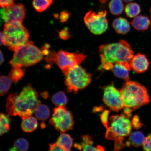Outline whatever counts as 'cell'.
<instances>
[{
    "instance_id": "obj_29",
    "label": "cell",
    "mask_w": 151,
    "mask_h": 151,
    "mask_svg": "<svg viewBox=\"0 0 151 151\" xmlns=\"http://www.w3.org/2000/svg\"><path fill=\"white\" fill-rule=\"evenodd\" d=\"M14 147L17 151H27L29 148V143L25 139H18L15 141Z\"/></svg>"
},
{
    "instance_id": "obj_11",
    "label": "cell",
    "mask_w": 151,
    "mask_h": 151,
    "mask_svg": "<svg viewBox=\"0 0 151 151\" xmlns=\"http://www.w3.org/2000/svg\"><path fill=\"white\" fill-rule=\"evenodd\" d=\"M103 101L105 104L114 112H118L125 107L120 90L116 89L113 84L104 88Z\"/></svg>"
},
{
    "instance_id": "obj_2",
    "label": "cell",
    "mask_w": 151,
    "mask_h": 151,
    "mask_svg": "<svg viewBox=\"0 0 151 151\" xmlns=\"http://www.w3.org/2000/svg\"><path fill=\"white\" fill-rule=\"evenodd\" d=\"M99 49L101 64L100 69L112 70L114 64L120 63L129 71L132 69L130 62L134 56V52L126 41L121 40L118 43L102 45Z\"/></svg>"
},
{
    "instance_id": "obj_16",
    "label": "cell",
    "mask_w": 151,
    "mask_h": 151,
    "mask_svg": "<svg viewBox=\"0 0 151 151\" xmlns=\"http://www.w3.org/2000/svg\"><path fill=\"white\" fill-rule=\"evenodd\" d=\"M130 24L137 31H144L150 27L151 22L147 16L140 15L135 17Z\"/></svg>"
},
{
    "instance_id": "obj_21",
    "label": "cell",
    "mask_w": 151,
    "mask_h": 151,
    "mask_svg": "<svg viewBox=\"0 0 151 151\" xmlns=\"http://www.w3.org/2000/svg\"><path fill=\"white\" fill-rule=\"evenodd\" d=\"M35 114L36 117L38 120L46 121L50 117V109L46 105L41 104L36 109Z\"/></svg>"
},
{
    "instance_id": "obj_30",
    "label": "cell",
    "mask_w": 151,
    "mask_h": 151,
    "mask_svg": "<svg viewBox=\"0 0 151 151\" xmlns=\"http://www.w3.org/2000/svg\"><path fill=\"white\" fill-rule=\"evenodd\" d=\"M142 145L143 151H151V134L145 137Z\"/></svg>"
},
{
    "instance_id": "obj_20",
    "label": "cell",
    "mask_w": 151,
    "mask_h": 151,
    "mask_svg": "<svg viewBox=\"0 0 151 151\" xmlns=\"http://www.w3.org/2000/svg\"><path fill=\"white\" fill-rule=\"evenodd\" d=\"M145 139V136L142 132L135 131L130 134L128 142L130 144L137 148L142 146Z\"/></svg>"
},
{
    "instance_id": "obj_40",
    "label": "cell",
    "mask_w": 151,
    "mask_h": 151,
    "mask_svg": "<svg viewBox=\"0 0 151 151\" xmlns=\"http://www.w3.org/2000/svg\"><path fill=\"white\" fill-rule=\"evenodd\" d=\"M41 96H42V97L44 98V99H46V98L48 97V94L47 92H45V93H42V94H41Z\"/></svg>"
},
{
    "instance_id": "obj_1",
    "label": "cell",
    "mask_w": 151,
    "mask_h": 151,
    "mask_svg": "<svg viewBox=\"0 0 151 151\" xmlns=\"http://www.w3.org/2000/svg\"><path fill=\"white\" fill-rule=\"evenodd\" d=\"M37 91L30 84L24 87L19 94L13 93L8 96L6 104L9 115L18 116L22 119L31 116L41 104Z\"/></svg>"
},
{
    "instance_id": "obj_39",
    "label": "cell",
    "mask_w": 151,
    "mask_h": 151,
    "mask_svg": "<svg viewBox=\"0 0 151 151\" xmlns=\"http://www.w3.org/2000/svg\"><path fill=\"white\" fill-rule=\"evenodd\" d=\"M0 56H1V65H2L4 61V55L3 53L1 51V53H0Z\"/></svg>"
},
{
    "instance_id": "obj_13",
    "label": "cell",
    "mask_w": 151,
    "mask_h": 151,
    "mask_svg": "<svg viewBox=\"0 0 151 151\" xmlns=\"http://www.w3.org/2000/svg\"><path fill=\"white\" fill-rule=\"evenodd\" d=\"M131 69L137 73H142L148 70L150 62L146 56L140 53L133 56L130 62Z\"/></svg>"
},
{
    "instance_id": "obj_22",
    "label": "cell",
    "mask_w": 151,
    "mask_h": 151,
    "mask_svg": "<svg viewBox=\"0 0 151 151\" xmlns=\"http://www.w3.org/2000/svg\"><path fill=\"white\" fill-rule=\"evenodd\" d=\"M140 6L135 3H130L127 4L125 7V12L126 16L128 17H135L141 12Z\"/></svg>"
},
{
    "instance_id": "obj_35",
    "label": "cell",
    "mask_w": 151,
    "mask_h": 151,
    "mask_svg": "<svg viewBox=\"0 0 151 151\" xmlns=\"http://www.w3.org/2000/svg\"><path fill=\"white\" fill-rule=\"evenodd\" d=\"M14 0H0V5L1 8L11 6L14 4Z\"/></svg>"
},
{
    "instance_id": "obj_5",
    "label": "cell",
    "mask_w": 151,
    "mask_h": 151,
    "mask_svg": "<svg viewBox=\"0 0 151 151\" xmlns=\"http://www.w3.org/2000/svg\"><path fill=\"white\" fill-rule=\"evenodd\" d=\"M13 57L9 62L13 67H27L35 65L43 59L42 50L32 41H28L14 52Z\"/></svg>"
},
{
    "instance_id": "obj_36",
    "label": "cell",
    "mask_w": 151,
    "mask_h": 151,
    "mask_svg": "<svg viewBox=\"0 0 151 151\" xmlns=\"http://www.w3.org/2000/svg\"><path fill=\"white\" fill-rule=\"evenodd\" d=\"M49 151H65L57 143H54L50 145Z\"/></svg>"
},
{
    "instance_id": "obj_19",
    "label": "cell",
    "mask_w": 151,
    "mask_h": 151,
    "mask_svg": "<svg viewBox=\"0 0 151 151\" xmlns=\"http://www.w3.org/2000/svg\"><path fill=\"white\" fill-rule=\"evenodd\" d=\"M56 143L65 151H71L73 139L68 134L61 133L57 140Z\"/></svg>"
},
{
    "instance_id": "obj_44",
    "label": "cell",
    "mask_w": 151,
    "mask_h": 151,
    "mask_svg": "<svg viewBox=\"0 0 151 151\" xmlns=\"http://www.w3.org/2000/svg\"><path fill=\"white\" fill-rule=\"evenodd\" d=\"M150 12L151 13V8L150 9Z\"/></svg>"
},
{
    "instance_id": "obj_24",
    "label": "cell",
    "mask_w": 151,
    "mask_h": 151,
    "mask_svg": "<svg viewBox=\"0 0 151 151\" xmlns=\"http://www.w3.org/2000/svg\"><path fill=\"white\" fill-rule=\"evenodd\" d=\"M12 119L8 115L1 113L0 117V134L1 135L7 133L10 130V124L12 121Z\"/></svg>"
},
{
    "instance_id": "obj_14",
    "label": "cell",
    "mask_w": 151,
    "mask_h": 151,
    "mask_svg": "<svg viewBox=\"0 0 151 151\" xmlns=\"http://www.w3.org/2000/svg\"><path fill=\"white\" fill-rule=\"evenodd\" d=\"M81 139L82 141L80 143L75 144V147L81 151H105V148L102 146H93V141L89 135L82 136Z\"/></svg>"
},
{
    "instance_id": "obj_6",
    "label": "cell",
    "mask_w": 151,
    "mask_h": 151,
    "mask_svg": "<svg viewBox=\"0 0 151 151\" xmlns=\"http://www.w3.org/2000/svg\"><path fill=\"white\" fill-rule=\"evenodd\" d=\"M3 32L6 46L9 50L15 51L19 47L27 43L30 37L29 32L22 22H12L5 23Z\"/></svg>"
},
{
    "instance_id": "obj_10",
    "label": "cell",
    "mask_w": 151,
    "mask_h": 151,
    "mask_svg": "<svg viewBox=\"0 0 151 151\" xmlns=\"http://www.w3.org/2000/svg\"><path fill=\"white\" fill-rule=\"evenodd\" d=\"M86 57L83 54L76 53L60 50L58 52L53 51L52 63H55L63 73L75 66L79 65Z\"/></svg>"
},
{
    "instance_id": "obj_34",
    "label": "cell",
    "mask_w": 151,
    "mask_h": 151,
    "mask_svg": "<svg viewBox=\"0 0 151 151\" xmlns=\"http://www.w3.org/2000/svg\"><path fill=\"white\" fill-rule=\"evenodd\" d=\"M70 13L67 11H62L60 16V22L62 23L67 22L70 17Z\"/></svg>"
},
{
    "instance_id": "obj_38",
    "label": "cell",
    "mask_w": 151,
    "mask_h": 151,
    "mask_svg": "<svg viewBox=\"0 0 151 151\" xmlns=\"http://www.w3.org/2000/svg\"><path fill=\"white\" fill-rule=\"evenodd\" d=\"M2 45L6 46L5 37L3 32L1 33V45Z\"/></svg>"
},
{
    "instance_id": "obj_17",
    "label": "cell",
    "mask_w": 151,
    "mask_h": 151,
    "mask_svg": "<svg viewBox=\"0 0 151 151\" xmlns=\"http://www.w3.org/2000/svg\"><path fill=\"white\" fill-rule=\"evenodd\" d=\"M112 71L116 76L126 81H129V70L125 66L120 63L114 64Z\"/></svg>"
},
{
    "instance_id": "obj_23",
    "label": "cell",
    "mask_w": 151,
    "mask_h": 151,
    "mask_svg": "<svg viewBox=\"0 0 151 151\" xmlns=\"http://www.w3.org/2000/svg\"><path fill=\"white\" fill-rule=\"evenodd\" d=\"M111 13L118 16L122 14L124 9V5L122 0H111L109 4Z\"/></svg>"
},
{
    "instance_id": "obj_33",
    "label": "cell",
    "mask_w": 151,
    "mask_h": 151,
    "mask_svg": "<svg viewBox=\"0 0 151 151\" xmlns=\"http://www.w3.org/2000/svg\"><path fill=\"white\" fill-rule=\"evenodd\" d=\"M59 36L62 39L66 40L70 38L71 36L67 28H65L59 32Z\"/></svg>"
},
{
    "instance_id": "obj_25",
    "label": "cell",
    "mask_w": 151,
    "mask_h": 151,
    "mask_svg": "<svg viewBox=\"0 0 151 151\" xmlns=\"http://www.w3.org/2000/svg\"><path fill=\"white\" fill-rule=\"evenodd\" d=\"M25 73V69L22 67H13L9 74V77L15 83L22 78Z\"/></svg>"
},
{
    "instance_id": "obj_9",
    "label": "cell",
    "mask_w": 151,
    "mask_h": 151,
    "mask_svg": "<svg viewBox=\"0 0 151 151\" xmlns=\"http://www.w3.org/2000/svg\"><path fill=\"white\" fill-rule=\"evenodd\" d=\"M49 123L57 131L64 133L73 129L74 121L70 111L64 106H60L54 109Z\"/></svg>"
},
{
    "instance_id": "obj_37",
    "label": "cell",
    "mask_w": 151,
    "mask_h": 151,
    "mask_svg": "<svg viewBox=\"0 0 151 151\" xmlns=\"http://www.w3.org/2000/svg\"><path fill=\"white\" fill-rule=\"evenodd\" d=\"M133 110L128 107H125L124 109L123 113L126 115L128 118H130L132 116L131 113Z\"/></svg>"
},
{
    "instance_id": "obj_12",
    "label": "cell",
    "mask_w": 151,
    "mask_h": 151,
    "mask_svg": "<svg viewBox=\"0 0 151 151\" xmlns=\"http://www.w3.org/2000/svg\"><path fill=\"white\" fill-rule=\"evenodd\" d=\"M26 9L22 4H17L1 9V17L5 23L22 22L25 18Z\"/></svg>"
},
{
    "instance_id": "obj_42",
    "label": "cell",
    "mask_w": 151,
    "mask_h": 151,
    "mask_svg": "<svg viewBox=\"0 0 151 151\" xmlns=\"http://www.w3.org/2000/svg\"><path fill=\"white\" fill-rule=\"evenodd\" d=\"M9 151H17L16 150V149L14 147L13 148H11L9 150Z\"/></svg>"
},
{
    "instance_id": "obj_8",
    "label": "cell",
    "mask_w": 151,
    "mask_h": 151,
    "mask_svg": "<svg viewBox=\"0 0 151 151\" xmlns=\"http://www.w3.org/2000/svg\"><path fill=\"white\" fill-rule=\"evenodd\" d=\"M107 15L106 10L97 12L90 10L85 15L84 23L91 33L96 35H101L104 33L108 28Z\"/></svg>"
},
{
    "instance_id": "obj_18",
    "label": "cell",
    "mask_w": 151,
    "mask_h": 151,
    "mask_svg": "<svg viewBox=\"0 0 151 151\" xmlns=\"http://www.w3.org/2000/svg\"><path fill=\"white\" fill-rule=\"evenodd\" d=\"M21 127L26 133H31L37 129L38 125L37 119L30 116L22 119Z\"/></svg>"
},
{
    "instance_id": "obj_26",
    "label": "cell",
    "mask_w": 151,
    "mask_h": 151,
    "mask_svg": "<svg viewBox=\"0 0 151 151\" xmlns=\"http://www.w3.org/2000/svg\"><path fill=\"white\" fill-rule=\"evenodd\" d=\"M53 103L56 106H64L67 105L68 99L65 92L60 91L57 92L52 96V99Z\"/></svg>"
},
{
    "instance_id": "obj_7",
    "label": "cell",
    "mask_w": 151,
    "mask_h": 151,
    "mask_svg": "<svg viewBox=\"0 0 151 151\" xmlns=\"http://www.w3.org/2000/svg\"><path fill=\"white\" fill-rule=\"evenodd\" d=\"M65 76V84L67 91L76 93L89 85L92 75L79 65L70 68L63 73Z\"/></svg>"
},
{
    "instance_id": "obj_43",
    "label": "cell",
    "mask_w": 151,
    "mask_h": 151,
    "mask_svg": "<svg viewBox=\"0 0 151 151\" xmlns=\"http://www.w3.org/2000/svg\"><path fill=\"white\" fill-rule=\"evenodd\" d=\"M126 3H128L130 2H131L134 1V0H123Z\"/></svg>"
},
{
    "instance_id": "obj_15",
    "label": "cell",
    "mask_w": 151,
    "mask_h": 151,
    "mask_svg": "<svg viewBox=\"0 0 151 151\" xmlns=\"http://www.w3.org/2000/svg\"><path fill=\"white\" fill-rule=\"evenodd\" d=\"M112 26L117 33L122 35H125L130 31L131 29L130 24L125 18L119 17L114 20Z\"/></svg>"
},
{
    "instance_id": "obj_28",
    "label": "cell",
    "mask_w": 151,
    "mask_h": 151,
    "mask_svg": "<svg viewBox=\"0 0 151 151\" xmlns=\"http://www.w3.org/2000/svg\"><path fill=\"white\" fill-rule=\"evenodd\" d=\"M53 1V0H33V7L37 12H43L51 5Z\"/></svg>"
},
{
    "instance_id": "obj_31",
    "label": "cell",
    "mask_w": 151,
    "mask_h": 151,
    "mask_svg": "<svg viewBox=\"0 0 151 151\" xmlns=\"http://www.w3.org/2000/svg\"><path fill=\"white\" fill-rule=\"evenodd\" d=\"M132 126L135 129H138L142 127L143 124L142 123L138 116L135 115L132 121Z\"/></svg>"
},
{
    "instance_id": "obj_32",
    "label": "cell",
    "mask_w": 151,
    "mask_h": 151,
    "mask_svg": "<svg viewBox=\"0 0 151 151\" xmlns=\"http://www.w3.org/2000/svg\"><path fill=\"white\" fill-rule=\"evenodd\" d=\"M109 111L107 110H105L102 113L101 116V120L102 123L104 126L107 129L108 128V117L109 114Z\"/></svg>"
},
{
    "instance_id": "obj_41",
    "label": "cell",
    "mask_w": 151,
    "mask_h": 151,
    "mask_svg": "<svg viewBox=\"0 0 151 151\" xmlns=\"http://www.w3.org/2000/svg\"><path fill=\"white\" fill-rule=\"evenodd\" d=\"M99 1L101 3L104 4L108 1L109 0H99Z\"/></svg>"
},
{
    "instance_id": "obj_4",
    "label": "cell",
    "mask_w": 151,
    "mask_h": 151,
    "mask_svg": "<svg viewBox=\"0 0 151 151\" xmlns=\"http://www.w3.org/2000/svg\"><path fill=\"white\" fill-rule=\"evenodd\" d=\"M109 119L111 125L107 129L105 137L108 140L115 141L114 151H120L126 146L123 141L124 137L131 134L132 122L124 113L111 116Z\"/></svg>"
},
{
    "instance_id": "obj_27",
    "label": "cell",
    "mask_w": 151,
    "mask_h": 151,
    "mask_svg": "<svg viewBox=\"0 0 151 151\" xmlns=\"http://www.w3.org/2000/svg\"><path fill=\"white\" fill-rule=\"evenodd\" d=\"M12 80L9 77L6 76H1L0 78V92L1 96H4L8 93L12 85Z\"/></svg>"
},
{
    "instance_id": "obj_3",
    "label": "cell",
    "mask_w": 151,
    "mask_h": 151,
    "mask_svg": "<svg viewBox=\"0 0 151 151\" xmlns=\"http://www.w3.org/2000/svg\"><path fill=\"white\" fill-rule=\"evenodd\" d=\"M124 107L134 111L150 103L147 88L135 81H126L120 90Z\"/></svg>"
}]
</instances>
